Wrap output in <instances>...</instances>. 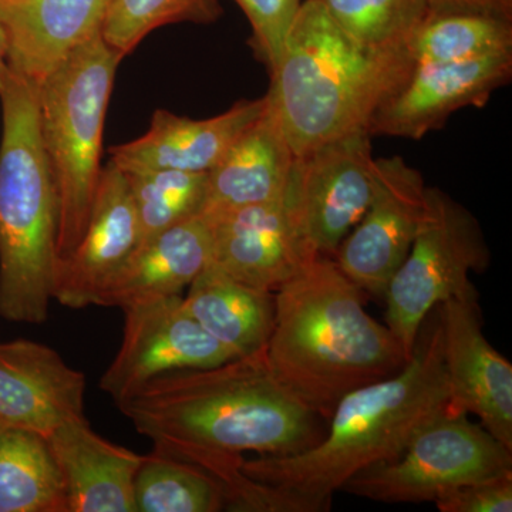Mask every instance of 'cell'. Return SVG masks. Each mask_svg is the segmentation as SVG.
I'll return each instance as SVG.
<instances>
[{
  "label": "cell",
  "mask_w": 512,
  "mask_h": 512,
  "mask_svg": "<svg viewBox=\"0 0 512 512\" xmlns=\"http://www.w3.org/2000/svg\"><path fill=\"white\" fill-rule=\"evenodd\" d=\"M362 289L330 256H318L276 289L265 356L272 375L319 417L340 400L396 375L410 356L363 305Z\"/></svg>",
  "instance_id": "cell-3"
},
{
  "label": "cell",
  "mask_w": 512,
  "mask_h": 512,
  "mask_svg": "<svg viewBox=\"0 0 512 512\" xmlns=\"http://www.w3.org/2000/svg\"><path fill=\"white\" fill-rule=\"evenodd\" d=\"M367 130L295 158L288 195L306 242L316 256L333 258L372 202L376 158Z\"/></svg>",
  "instance_id": "cell-9"
},
{
  "label": "cell",
  "mask_w": 512,
  "mask_h": 512,
  "mask_svg": "<svg viewBox=\"0 0 512 512\" xmlns=\"http://www.w3.org/2000/svg\"><path fill=\"white\" fill-rule=\"evenodd\" d=\"M251 23L255 55L274 72L303 0H235Z\"/></svg>",
  "instance_id": "cell-29"
},
{
  "label": "cell",
  "mask_w": 512,
  "mask_h": 512,
  "mask_svg": "<svg viewBox=\"0 0 512 512\" xmlns=\"http://www.w3.org/2000/svg\"><path fill=\"white\" fill-rule=\"evenodd\" d=\"M512 77V50L457 63H414L402 86L370 119V136L420 140L451 114L484 107Z\"/></svg>",
  "instance_id": "cell-13"
},
{
  "label": "cell",
  "mask_w": 512,
  "mask_h": 512,
  "mask_svg": "<svg viewBox=\"0 0 512 512\" xmlns=\"http://www.w3.org/2000/svg\"><path fill=\"white\" fill-rule=\"evenodd\" d=\"M124 174L136 207L141 242L200 214L207 191V173L148 170Z\"/></svg>",
  "instance_id": "cell-26"
},
{
  "label": "cell",
  "mask_w": 512,
  "mask_h": 512,
  "mask_svg": "<svg viewBox=\"0 0 512 512\" xmlns=\"http://www.w3.org/2000/svg\"><path fill=\"white\" fill-rule=\"evenodd\" d=\"M480 13L512 20V5L505 0H427V15Z\"/></svg>",
  "instance_id": "cell-31"
},
{
  "label": "cell",
  "mask_w": 512,
  "mask_h": 512,
  "mask_svg": "<svg viewBox=\"0 0 512 512\" xmlns=\"http://www.w3.org/2000/svg\"><path fill=\"white\" fill-rule=\"evenodd\" d=\"M222 13L220 0H114L101 26V37L127 56L161 26L183 22L210 25Z\"/></svg>",
  "instance_id": "cell-27"
},
{
  "label": "cell",
  "mask_w": 512,
  "mask_h": 512,
  "mask_svg": "<svg viewBox=\"0 0 512 512\" xmlns=\"http://www.w3.org/2000/svg\"><path fill=\"white\" fill-rule=\"evenodd\" d=\"M265 106V96L241 100L220 116L205 120L157 110L147 133L111 148L110 161L124 173L148 170L208 173L261 116Z\"/></svg>",
  "instance_id": "cell-18"
},
{
  "label": "cell",
  "mask_w": 512,
  "mask_h": 512,
  "mask_svg": "<svg viewBox=\"0 0 512 512\" xmlns=\"http://www.w3.org/2000/svg\"><path fill=\"white\" fill-rule=\"evenodd\" d=\"M414 62L407 46H363L319 0H303L265 94L293 156L367 130Z\"/></svg>",
  "instance_id": "cell-4"
},
{
  "label": "cell",
  "mask_w": 512,
  "mask_h": 512,
  "mask_svg": "<svg viewBox=\"0 0 512 512\" xmlns=\"http://www.w3.org/2000/svg\"><path fill=\"white\" fill-rule=\"evenodd\" d=\"M414 63H457L512 50V20L480 13L429 15L407 40Z\"/></svg>",
  "instance_id": "cell-24"
},
{
  "label": "cell",
  "mask_w": 512,
  "mask_h": 512,
  "mask_svg": "<svg viewBox=\"0 0 512 512\" xmlns=\"http://www.w3.org/2000/svg\"><path fill=\"white\" fill-rule=\"evenodd\" d=\"M123 311V342L100 380L117 407L157 377L235 359L185 311L181 295L134 303Z\"/></svg>",
  "instance_id": "cell-10"
},
{
  "label": "cell",
  "mask_w": 512,
  "mask_h": 512,
  "mask_svg": "<svg viewBox=\"0 0 512 512\" xmlns=\"http://www.w3.org/2000/svg\"><path fill=\"white\" fill-rule=\"evenodd\" d=\"M141 244L140 224L126 174L109 161L101 168L86 231L57 259L53 301L66 308L99 305L107 286Z\"/></svg>",
  "instance_id": "cell-15"
},
{
  "label": "cell",
  "mask_w": 512,
  "mask_h": 512,
  "mask_svg": "<svg viewBox=\"0 0 512 512\" xmlns=\"http://www.w3.org/2000/svg\"><path fill=\"white\" fill-rule=\"evenodd\" d=\"M439 315L451 407L512 450V366L485 338L477 296L448 299Z\"/></svg>",
  "instance_id": "cell-14"
},
{
  "label": "cell",
  "mask_w": 512,
  "mask_h": 512,
  "mask_svg": "<svg viewBox=\"0 0 512 512\" xmlns=\"http://www.w3.org/2000/svg\"><path fill=\"white\" fill-rule=\"evenodd\" d=\"M86 376L30 340L0 343V424L47 437L84 417Z\"/></svg>",
  "instance_id": "cell-16"
},
{
  "label": "cell",
  "mask_w": 512,
  "mask_h": 512,
  "mask_svg": "<svg viewBox=\"0 0 512 512\" xmlns=\"http://www.w3.org/2000/svg\"><path fill=\"white\" fill-rule=\"evenodd\" d=\"M204 217L211 229L210 264L252 288L276 291L318 258L288 191L279 200Z\"/></svg>",
  "instance_id": "cell-12"
},
{
  "label": "cell",
  "mask_w": 512,
  "mask_h": 512,
  "mask_svg": "<svg viewBox=\"0 0 512 512\" xmlns=\"http://www.w3.org/2000/svg\"><path fill=\"white\" fill-rule=\"evenodd\" d=\"M136 512H220L227 495L220 481L187 461L153 450L134 480Z\"/></svg>",
  "instance_id": "cell-25"
},
{
  "label": "cell",
  "mask_w": 512,
  "mask_h": 512,
  "mask_svg": "<svg viewBox=\"0 0 512 512\" xmlns=\"http://www.w3.org/2000/svg\"><path fill=\"white\" fill-rule=\"evenodd\" d=\"M434 504L441 512H511L512 471L461 485Z\"/></svg>",
  "instance_id": "cell-30"
},
{
  "label": "cell",
  "mask_w": 512,
  "mask_h": 512,
  "mask_svg": "<svg viewBox=\"0 0 512 512\" xmlns=\"http://www.w3.org/2000/svg\"><path fill=\"white\" fill-rule=\"evenodd\" d=\"M119 409L154 450L207 471L227 497L244 484L242 454L289 456L322 439L318 414L275 379L265 349L157 377Z\"/></svg>",
  "instance_id": "cell-1"
},
{
  "label": "cell",
  "mask_w": 512,
  "mask_h": 512,
  "mask_svg": "<svg viewBox=\"0 0 512 512\" xmlns=\"http://www.w3.org/2000/svg\"><path fill=\"white\" fill-rule=\"evenodd\" d=\"M211 261V229L197 214L141 242L101 296L100 306L181 295Z\"/></svg>",
  "instance_id": "cell-21"
},
{
  "label": "cell",
  "mask_w": 512,
  "mask_h": 512,
  "mask_svg": "<svg viewBox=\"0 0 512 512\" xmlns=\"http://www.w3.org/2000/svg\"><path fill=\"white\" fill-rule=\"evenodd\" d=\"M427 185L403 158L376 160L372 202L335 254L343 274L363 292L383 296L403 264L426 207Z\"/></svg>",
  "instance_id": "cell-11"
},
{
  "label": "cell",
  "mask_w": 512,
  "mask_h": 512,
  "mask_svg": "<svg viewBox=\"0 0 512 512\" xmlns=\"http://www.w3.org/2000/svg\"><path fill=\"white\" fill-rule=\"evenodd\" d=\"M8 74L9 67L8 62H6V40L2 28H0V90L5 86V80Z\"/></svg>",
  "instance_id": "cell-32"
},
{
  "label": "cell",
  "mask_w": 512,
  "mask_h": 512,
  "mask_svg": "<svg viewBox=\"0 0 512 512\" xmlns=\"http://www.w3.org/2000/svg\"><path fill=\"white\" fill-rule=\"evenodd\" d=\"M430 316L406 365L346 394L315 446L289 456L244 458L242 473L291 495L308 512H323L350 478L399 457L420 430L451 409L439 306Z\"/></svg>",
  "instance_id": "cell-2"
},
{
  "label": "cell",
  "mask_w": 512,
  "mask_h": 512,
  "mask_svg": "<svg viewBox=\"0 0 512 512\" xmlns=\"http://www.w3.org/2000/svg\"><path fill=\"white\" fill-rule=\"evenodd\" d=\"M0 101V316L42 325L55 289L59 204L37 87L9 69Z\"/></svg>",
  "instance_id": "cell-5"
},
{
  "label": "cell",
  "mask_w": 512,
  "mask_h": 512,
  "mask_svg": "<svg viewBox=\"0 0 512 512\" xmlns=\"http://www.w3.org/2000/svg\"><path fill=\"white\" fill-rule=\"evenodd\" d=\"M333 19L363 46H407L427 15V0H319Z\"/></svg>",
  "instance_id": "cell-28"
},
{
  "label": "cell",
  "mask_w": 512,
  "mask_h": 512,
  "mask_svg": "<svg viewBox=\"0 0 512 512\" xmlns=\"http://www.w3.org/2000/svg\"><path fill=\"white\" fill-rule=\"evenodd\" d=\"M490 252L476 218L439 188L427 187L412 248L390 279L386 326L412 356L424 320L441 303L477 296L471 272L487 268Z\"/></svg>",
  "instance_id": "cell-7"
},
{
  "label": "cell",
  "mask_w": 512,
  "mask_h": 512,
  "mask_svg": "<svg viewBox=\"0 0 512 512\" xmlns=\"http://www.w3.org/2000/svg\"><path fill=\"white\" fill-rule=\"evenodd\" d=\"M185 311L234 357L266 348L275 319L272 292L252 288L208 264L188 286Z\"/></svg>",
  "instance_id": "cell-22"
},
{
  "label": "cell",
  "mask_w": 512,
  "mask_h": 512,
  "mask_svg": "<svg viewBox=\"0 0 512 512\" xmlns=\"http://www.w3.org/2000/svg\"><path fill=\"white\" fill-rule=\"evenodd\" d=\"M123 57L99 33L64 57L37 89L40 136L59 204L57 259L77 247L89 222L107 106Z\"/></svg>",
  "instance_id": "cell-6"
},
{
  "label": "cell",
  "mask_w": 512,
  "mask_h": 512,
  "mask_svg": "<svg viewBox=\"0 0 512 512\" xmlns=\"http://www.w3.org/2000/svg\"><path fill=\"white\" fill-rule=\"evenodd\" d=\"M510 471L511 448L451 407L399 457L360 471L342 490L380 503H434L461 485Z\"/></svg>",
  "instance_id": "cell-8"
},
{
  "label": "cell",
  "mask_w": 512,
  "mask_h": 512,
  "mask_svg": "<svg viewBox=\"0 0 512 512\" xmlns=\"http://www.w3.org/2000/svg\"><path fill=\"white\" fill-rule=\"evenodd\" d=\"M114 0H0L10 72L39 89L64 57L101 33Z\"/></svg>",
  "instance_id": "cell-17"
},
{
  "label": "cell",
  "mask_w": 512,
  "mask_h": 512,
  "mask_svg": "<svg viewBox=\"0 0 512 512\" xmlns=\"http://www.w3.org/2000/svg\"><path fill=\"white\" fill-rule=\"evenodd\" d=\"M293 164L295 156L266 99L261 116L208 171L201 214H221L285 197Z\"/></svg>",
  "instance_id": "cell-20"
},
{
  "label": "cell",
  "mask_w": 512,
  "mask_h": 512,
  "mask_svg": "<svg viewBox=\"0 0 512 512\" xmlns=\"http://www.w3.org/2000/svg\"><path fill=\"white\" fill-rule=\"evenodd\" d=\"M62 476L66 512H136L134 480L144 456L94 433L86 419L47 436Z\"/></svg>",
  "instance_id": "cell-19"
},
{
  "label": "cell",
  "mask_w": 512,
  "mask_h": 512,
  "mask_svg": "<svg viewBox=\"0 0 512 512\" xmlns=\"http://www.w3.org/2000/svg\"><path fill=\"white\" fill-rule=\"evenodd\" d=\"M0 512H66L47 437L0 424Z\"/></svg>",
  "instance_id": "cell-23"
},
{
  "label": "cell",
  "mask_w": 512,
  "mask_h": 512,
  "mask_svg": "<svg viewBox=\"0 0 512 512\" xmlns=\"http://www.w3.org/2000/svg\"><path fill=\"white\" fill-rule=\"evenodd\" d=\"M505 2L510 3V5H512V0H505Z\"/></svg>",
  "instance_id": "cell-33"
}]
</instances>
